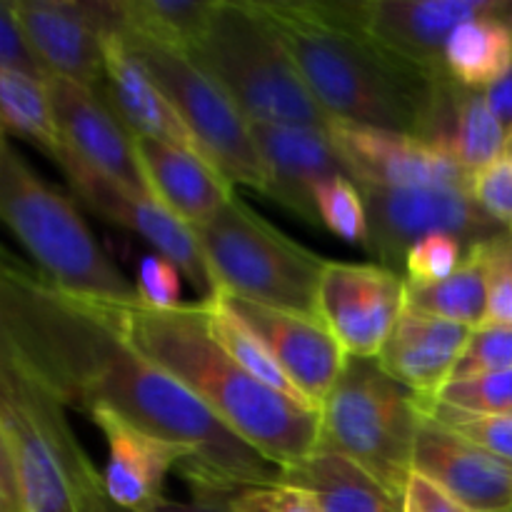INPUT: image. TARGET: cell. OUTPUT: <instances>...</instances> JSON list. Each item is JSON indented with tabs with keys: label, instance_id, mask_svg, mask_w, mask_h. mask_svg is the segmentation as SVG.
Masks as SVG:
<instances>
[{
	"label": "cell",
	"instance_id": "cell-11",
	"mask_svg": "<svg viewBox=\"0 0 512 512\" xmlns=\"http://www.w3.org/2000/svg\"><path fill=\"white\" fill-rule=\"evenodd\" d=\"M60 170L85 208L148 240L155 253L163 255L183 273V278L193 285L200 300H208L218 293V283L210 273V265L205 260L195 230L185 225L178 215L170 213L153 195L123 188L115 180L105 178L103 173L85 165L73 153H65Z\"/></svg>",
	"mask_w": 512,
	"mask_h": 512
},
{
	"label": "cell",
	"instance_id": "cell-3",
	"mask_svg": "<svg viewBox=\"0 0 512 512\" xmlns=\"http://www.w3.org/2000/svg\"><path fill=\"white\" fill-rule=\"evenodd\" d=\"M100 313L145 358L203 400L263 458L290 470L320 448V413L250 378L210 333L205 300L150 308L143 300H98Z\"/></svg>",
	"mask_w": 512,
	"mask_h": 512
},
{
	"label": "cell",
	"instance_id": "cell-16",
	"mask_svg": "<svg viewBox=\"0 0 512 512\" xmlns=\"http://www.w3.org/2000/svg\"><path fill=\"white\" fill-rule=\"evenodd\" d=\"M335 145L360 188H420V185H468V173L453 155L413 135L363 125L335 123Z\"/></svg>",
	"mask_w": 512,
	"mask_h": 512
},
{
	"label": "cell",
	"instance_id": "cell-23",
	"mask_svg": "<svg viewBox=\"0 0 512 512\" xmlns=\"http://www.w3.org/2000/svg\"><path fill=\"white\" fill-rule=\"evenodd\" d=\"M133 143L150 195L193 230L235 198L233 183L208 160L143 135Z\"/></svg>",
	"mask_w": 512,
	"mask_h": 512
},
{
	"label": "cell",
	"instance_id": "cell-30",
	"mask_svg": "<svg viewBox=\"0 0 512 512\" xmlns=\"http://www.w3.org/2000/svg\"><path fill=\"white\" fill-rule=\"evenodd\" d=\"M118 28L158 38L190 50L203 35L215 0H115Z\"/></svg>",
	"mask_w": 512,
	"mask_h": 512
},
{
	"label": "cell",
	"instance_id": "cell-20",
	"mask_svg": "<svg viewBox=\"0 0 512 512\" xmlns=\"http://www.w3.org/2000/svg\"><path fill=\"white\" fill-rule=\"evenodd\" d=\"M415 473L470 512L512 510V465L428 415L415 445Z\"/></svg>",
	"mask_w": 512,
	"mask_h": 512
},
{
	"label": "cell",
	"instance_id": "cell-18",
	"mask_svg": "<svg viewBox=\"0 0 512 512\" xmlns=\"http://www.w3.org/2000/svg\"><path fill=\"white\" fill-rule=\"evenodd\" d=\"M50 100L58 115L65 148L105 178L135 193H150L135 153L133 133L98 90L83 88L60 75H48Z\"/></svg>",
	"mask_w": 512,
	"mask_h": 512
},
{
	"label": "cell",
	"instance_id": "cell-27",
	"mask_svg": "<svg viewBox=\"0 0 512 512\" xmlns=\"http://www.w3.org/2000/svg\"><path fill=\"white\" fill-rule=\"evenodd\" d=\"M0 115L5 133L30 140L60 168L68 148L45 80L0 70Z\"/></svg>",
	"mask_w": 512,
	"mask_h": 512
},
{
	"label": "cell",
	"instance_id": "cell-40",
	"mask_svg": "<svg viewBox=\"0 0 512 512\" xmlns=\"http://www.w3.org/2000/svg\"><path fill=\"white\" fill-rule=\"evenodd\" d=\"M475 200L480 208L500 225V228L512 230V163L500 160L490 165L480 175H475L473 183Z\"/></svg>",
	"mask_w": 512,
	"mask_h": 512
},
{
	"label": "cell",
	"instance_id": "cell-1",
	"mask_svg": "<svg viewBox=\"0 0 512 512\" xmlns=\"http://www.w3.org/2000/svg\"><path fill=\"white\" fill-rule=\"evenodd\" d=\"M0 350L35 375L65 408H108L155 435L190 445L180 468L193 498L230 500L283 470L235 435L208 405L128 343L93 298L50 283L5 255L0 268Z\"/></svg>",
	"mask_w": 512,
	"mask_h": 512
},
{
	"label": "cell",
	"instance_id": "cell-2",
	"mask_svg": "<svg viewBox=\"0 0 512 512\" xmlns=\"http://www.w3.org/2000/svg\"><path fill=\"white\" fill-rule=\"evenodd\" d=\"M258 5L333 123L423 138L450 73H433L375 40L358 23L350 0Z\"/></svg>",
	"mask_w": 512,
	"mask_h": 512
},
{
	"label": "cell",
	"instance_id": "cell-31",
	"mask_svg": "<svg viewBox=\"0 0 512 512\" xmlns=\"http://www.w3.org/2000/svg\"><path fill=\"white\" fill-rule=\"evenodd\" d=\"M318 218L345 243L368 245V208L353 178H333L315 188Z\"/></svg>",
	"mask_w": 512,
	"mask_h": 512
},
{
	"label": "cell",
	"instance_id": "cell-10",
	"mask_svg": "<svg viewBox=\"0 0 512 512\" xmlns=\"http://www.w3.org/2000/svg\"><path fill=\"white\" fill-rule=\"evenodd\" d=\"M360 188V185H358ZM368 208V250L375 263L400 273L405 255L428 235H455L478 245L498 235L500 225L480 208L468 185L420 188H360Z\"/></svg>",
	"mask_w": 512,
	"mask_h": 512
},
{
	"label": "cell",
	"instance_id": "cell-34",
	"mask_svg": "<svg viewBox=\"0 0 512 512\" xmlns=\"http://www.w3.org/2000/svg\"><path fill=\"white\" fill-rule=\"evenodd\" d=\"M470 248L473 245H465L455 235H428V238L418 240L405 255V278L413 283H440L463 265Z\"/></svg>",
	"mask_w": 512,
	"mask_h": 512
},
{
	"label": "cell",
	"instance_id": "cell-45",
	"mask_svg": "<svg viewBox=\"0 0 512 512\" xmlns=\"http://www.w3.org/2000/svg\"><path fill=\"white\" fill-rule=\"evenodd\" d=\"M510 512H512V510H510Z\"/></svg>",
	"mask_w": 512,
	"mask_h": 512
},
{
	"label": "cell",
	"instance_id": "cell-29",
	"mask_svg": "<svg viewBox=\"0 0 512 512\" xmlns=\"http://www.w3.org/2000/svg\"><path fill=\"white\" fill-rule=\"evenodd\" d=\"M205 308H208V323L213 338L218 340L220 348H223L225 353L250 375V378H255L258 383H263L265 388L275 390V393L285 395V398L293 400V403L303 405V408L318 410L305 400V395L300 393L298 388H295L293 380L285 375V370L280 368L278 360L273 358V353L260 343L258 335H255L253 330L228 308V305H225L220 293H215L213 298L205 300Z\"/></svg>",
	"mask_w": 512,
	"mask_h": 512
},
{
	"label": "cell",
	"instance_id": "cell-4",
	"mask_svg": "<svg viewBox=\"0 0 512 512\" xmlns=\"http://www.w3.org/2000/svg\"><path fill=\"white\" fill-rule=\"evenodd\" d=\"M65 405L0 350V512H105L103 473L75 440Z\"/></svg>",
	"mask_w": 512,
	"mask_h": 512
},
{
	"label": "cell",
	"instance_id": "cell-13",
	"mask_svg": "<svg viewBox=\"0 0 512 512\" xmlns=\"http://www.w3.org/2000/svg\"><path fill=\"white\" fill-rule=\"evenodd\" d=\"M10 3L48 75H60L100 93L103 43L108 30H118V3L115 0H10Z\"/></svg>",
	"mask_w": 512,
	"mask_h": 512
},
{
	"label": "cell",
	"instance_id": "cell-39",
	"mask_svg": "<svg viewBox=\"0 0 512 512\" xmlns=\"http://www.w3.org/2000/svg\"><path fill=\"white\" fill-rule=\"evenodd\" d=\"M180 275L183 273L163 255H145L138 265V278H135L140 300L150 308H178V305H183Z\"/></svg>",
	"mask_w": 512,
	"mask_h": 512
},
{
	"label": "cell",
	"instance_id": "cell-21",
	"mask_svg": "<svg viewBox=\"0 0 512 512\" xmlns=\"http://www.w3.org/2000/svg\"><path fill=\"white\" fill-rule=\"evenodd\" d=\"M100 95L108 100L110 108L115 110V115L123 120V125L133 135L175 145V148L188 150V153H195L198 158L215 165L203 143L188 128L183 115L175 110V105L160 90V85L150 78L145 65L135 58L118 30L105 33Z\"/></svg>",
	"mask_w": 512,
	"mask_h": 512
},
{
	"label": "cell",
	"instance_id": "cell-5",
	"mask_svg": "<svg viewBox=\"0 0 512 512\" xmlns=\"http://www.w3.org/2000/svg\"><path fill=\"white\" fill-rule=\"evenodd\" d=\"M188 53L223 85L250 123L333 130L335 123L313 98L258 0H215L203 35Z\"/></svg>",
	"mask_w": 512,
	"mask_h": 512
},
{
	"label": "cell",
	"instance_id": "cell-44",
	"mask_svg": "<svg viewBox=\"0 0 512 512\" xmlns=\"http://www.w3.org/2000/svg\"><path fill=\"white\" fill-rule=\"evenodd\" d=\"M503 158L510 160V163H512V135L508 138V143H505V155H503Z\"/></svg>",
	"mask_w": 512,
	"mask_h": 512
},
{
	"label": "cell",
	"instance_id": "cell-38",
	"mask_svg": "<svg viewBox=\"0 0 512 512\" xmlns=\"http://www.w3.org/2000/svg\"><path fill=\"white\" fill-rule=\"evenodd\" d=\"M0 70H15L38 80L48 78V70L40 63L25 30L20 28L10 0L0 3Z\"/></svg>",
	"mask_w": 512,
	"mask_h": 512
},
{
	"label": "cell",
	"instance_id": "cell-9",
	"mask_svg": "<svg viewBox=\"0 0 512 512\" xmlns=\"http://www.w3.org/2000/svg\"><path fill=\"white\" fill-rule=\"evenodd\" d=\"M118 33L183 115L220 173L233 185L240 183L268 195V170L255 145L250 120L223 85L178 45L128 28H118Z\"/></svg>",
	"mask_w": 512,
	"mask_h": 512
},
{
	"label": "cell",
	"instance_id": "cell-22",
	"mask_svg": "<svg viewBox=\"0 0 512 512\" xmlns=\"http://www.w3.org/2000/svg\"><path fill=\"white\" fill-rule=\"evenodd\" d=\"M470 338L473 328L468 325L450 323L405 305L383 353L378 355V363L405 388L433 400L453 378Z\"/></svg>",
	"mask_w": 512,
	"mask_h": 512
},
{
	"label": "cell",
	"instance_id": "cell-32",
	"mask_svg": "<svg viewBox=\"0 0 512 512\" xmlns=\"http://www.w3.org/2000/svg\"><path fill=\"white\" fill-rule=\"evenodd\" d=\"M425 413L453 433L473 440L480 448L490 450L512 465V413L508 415H480L450 408L440 400H425Z\"/></svg>",
	"mask_w": 512,
	"mask_h": 512
},
{
	"label": "cell",
	"instance_id": "cell-41",
	"mask_svg": "<svg viewBox=\"0 0 512 512\" xmlns=\"http://www.w3.org/2000/svg\"><path fill=\"white\" fill-rule=\"evenodd\" d=\"M403 512H470L425 475L413 473L403 493Z\"/></svg>",
	"mask_w": 512,
	"mask_h": 512
},
{
	"label": "cell",
	"instance_id": "cell-42",
	"mask_svg": "<svg viewBox=\"0 0 512 512\" xmlns=\"http://www.w3.org/2000/svg\"><path fill=\"white\" fill-rule=\"evenodd\" d=\"M485 100H488L490 110L498 118V123L503 125L505 135H512V68L498 83H493L490 88H485Z\"/></svg>",
	"mask_w": 512,
	"mask_h": 512
},
{
	"label": "cell",
	"instance_id": "cell-24",
	"mask_svg": "<svg viewBox=\"0 0 512 512\" xmlns=\"http://www.w3.org/2000/svg\"><path fill=\"white\" fill-rule=\"evenodd\" d=\"M420 140L453 155L468 173L480 175L503 160L508 135L490 110L485 90L468 88L448 75Z\"/></svg>",
	"mask_w": 512,
	"mask_h": 512
},
{
	"label": "cell",
	"instance_id": "cell-36",
	"mask_svg": "<svg viewBox=\"0 0 512 512\" xmlns=\"http://www.w3.org/2000/svg\"><path fill=\"white\" fill-rule=\"evenodd\" d=\"M485 268H488L490 308L485 325L512 328V230L503 228L483 243Z\"/></svg>",
	"mask_w": 512,
	"mask_h": 512
},
{
	"label": "cell",
	"instance_id": "cell-37",
	"mask_svg": "<svg viewBox=\"0 0 512 512\" xmlns=\"http://www.w3.org/2000/svg\"><path fill=\"white\" fill-rule=\"evenodd\" d=\"M228 512H323L310 490L293 483L253 485L228 500Z\"/></svg>",
	"mask_w": 512,
	"mask_h": 512
},
{
	"label": "cell",
	"instance_id": "cell-8",
	"mask_svg": "<svg viewBox=\"0 0 512 512\" xmlns=\"http://www.w3.org/2000/svg\"><path fill=\"white\" fill-rule=\"evenodd\" d=\"M218 290L275 308L318 313L328 260L290 240L235 195L195 228Z\"/></svg>",
	"mask_w": 512,
	"mask_h": 512
},
{
	"label": "cell",
	"instance_id": "cell-6",
	"mask_svg": "<svg viewBox=\"0 0 512 512\" xmlns=\"http://www.w3.org/2000/svg\"><path fill=\"white\" fill-rule=\"evenodd\" d=\"M0 213L40 273L58 288L115 303L140 300L133 280L90 233L78 205L40 180L10 140L0 155Z\"/></svg>",
	"mask_w": 512,
	"mask_h": 512
},
{
	"label": "cell",
	"instance_id": "cell-35",
	"mask_svg": "<svg viewBox=\"0 0 512 512\" xmlns=\"http://www.w3.org/2000/svg\"><path fill=\"white\" fill-rule=\"evenodd\" d=\"M512 370V328L508 325H483L473 330L468 348L460 355L450 380L478 378V375ZM448 380V383H450Z\"/></svg>",
	"mask_w": 512,
	"mask_h": 512
},
{
	"label": "cell",
	"instance_id": "cell-19",
	"mask_svg": "<svg viewBox=\"0 0 512 512\" xmlns=\"http://www.w3.org/2000/svg\"><path fill=\"white\" fill-rule=\"evenodd\" d=\"M268 170V198L305 223H320L315 188L333 178H353L328 130L303 125L250 123Z\"/></svg>",
	"mask_w": 512,
	"mask_h": 512
},
{
	"label": "cell",
	"instance_id": "cell-7",
	"mask_svg": "<svg viewBox=\"0 0 512 512\" xmlns=\"http://www.w3.org/2000/svg\"><path fill=\"white\" fill-rule=\"evenodd\" d=\"M425 418L423 395L385 373L378 358H348L320 405V448L350 458L403 498Z\"/></svg>",
	"mask_w": 512,
	"mask_h": 512
},
{
	"label": "cell",
	"instance_id": "cell-17",
	"mask_svg": "<svg viewBox=\"0 0 512 512\" xmlns=\"http://www.w3.org/2000/svg\"><path fill=\"white\" fill-rule=\"evenodd\" d=\"M108 443V465L103 470L105 495L125 512H150L163 503L165 478L173 468L195 463L190 445L155 435L133 420L108 408L88 413Z\"/></svg>",
	"mask_w": 512,
	"mask_h": 512
},
{
	"label": "cell",
	"instance_id": "cell-33",
	"mask_svg": "<svg viewBox=\"0 0 512 512\" xmlns=\"http://www.w3.org/2000/svg\"><path fill=\"white\" fill-rule=\"evenodd\" d=\"M433 400L480 415L512 413V370L478 375V378L450 380Z\"/></svg>",
	"mask_w": 512,
	"mask_h": 512
},
{
	"label": "cell",
	"instance_id": "cell-25",
	"mask_svg": "<svg viewBox=\"0 0 512 512\" xmlns=\"http://www.w3.org/2000/svg\"><path fill=\"white\" fill-rule=\"evenodd\" d=\"M283 483L310 490L323 512H403L400 495L328 448H318L308 460L283 470Z\"/></svg>",
	"mask_w": 512,
	"mask_h": 512
},
{
	"label": "cell",
	"instance_id": "cell-28",
	"mask_svg": "<svg viewBox=\"0 0 512 512\" xmlns=\"http://www.w3.org/2000/svg\"><path fill=\"white\" fill-rule=\"evenodd\" d=\"M445 68L475 90L498 83L512 68V23L485 18L460 25L445 45Z\"/></svg>",
	"mask_w": 512,
	"mask_h": 512
},
{
	"label": "cell",
	"instance_id": "cell-15",
	"mask_svg": "<svg viewBox=\"0 0 512 512\" xmlns=\"http://www.w3.org/2000/svg\"><path fill=\"white\" fill-rule=\"evenodd\" d=\"M230 310L253 330L273 353L295 388L320 410L343 373L348 355L320 315L275 308L218 290Z\"/></svg>",
	"mask_w": 512,
	"mask_h": 512
},
{
	"label": "cell",
	"instance_id": "cell-14",
	"mask_svg": "<svg viewBox=\"0 0 512 512\" xmlns=\"http://www.w3.org/2000/svg\"><path fill=\"white\" fill-rule=\"evenodd\" d=\"M350 5L375 40L433 73H448L445 45L460 25L485 18L512 23L510 0H350Z\"/></svg>",
	"mask_w": 512,
	"mask_h": 512
},
{
	"label": "cell",
	"instance_id": "cell-26",
	"mask_svg": "<svg viewBox=\"0 0 512 512\" xmlns=\"http://www.w3.org/2000/svg\"><path fill=\"white\" fill-rule=\"evenodd\" d=\"M405 305L420 310V313L450 320V323L468 325L473 330L483 328L490 308L483 243L473 245L465 255L463 265L440 283H413V280H408Z\"/></svg>",
	"mask_w": 512,
	"mask_h": 512
},
{
	"label": "cell",
	"instance_id": "cell-12",
	"mask_svg": "<svg viewBox=\"0 0 512 512\" xmlns=\"http://www.w3.org/2000/svg\"><path fill=\"white\" fill-rule=\"evenodd\" d=\"M408 278L380 263L328 260L318 313L348 358H378L405 310Z\"/></svg>",
	"mask_w": 512,
	"mask_h": 512
},
{
	"label": "cell",
	"instance_id": "cell-43",
	"mask_svg": "<svg viewBox=\"0 0 512 512\" xmlns=\"http://www.w3.org/2000/svg\"><path fill=\"white\" fill-rule=\"evenodd\" d=\"M150 512H228L225 500H208V498H193V503H173V500H163L158 508Z\"/></svg>",
	"mask_w": 512,
	"mask_h": 512
}]
</instances>
